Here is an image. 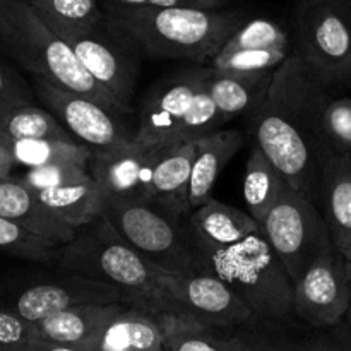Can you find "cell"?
Wrapping results in <instances>:
<instances>
[{
  "label": "cell",
  "instance_id": "6da1fadb",
  "mask_svg": "<svg viewBox=\"0 0 351 351\" xmlns=\"http://www.w3.org/2000/svg\"><path fill=\"white\" fill-rule=\"evenodd\" d=\"M329 89L291 53L274 72L269 95L249 117L254 146L283 173L291 187L319 202L329 153L321 130Z\"/></svg>",
  "mask_w": 351,
  "mask_h": 351
},
{
  "label": "cell",
  "instance_id": "7a4b0ae2",
  "mask_svg": "<svg viewBox=\"0 0 351 351\" xmlns=\"http://www.w3.org/2000/svg\"><path fill=\"white\" fill-rule=\"evenodd\" d=\"M58 267L112 285L122 293L123 304L154 315L161 328L173 322H199L171 291L173 273L134 249L103 215L81 226L74 240L62 245Z\"/></svg>",
  "mask_w": 351,
  "mask_h": 351
},
{
  "label": "cell",
  "instance_id": "3957f363",
  "mask_svg": "<svg viewBox=\"0 0 351 351\" xmlns=\"http://www.w3.org/2000/svg\"><path fill=\"white\" fill-rule=\"evenodd\" d=\"M105 17L141 57L204 65L249 17L243 10L129 5L103 0Z\"/></svg>",
  "mask_w": 351,
  "mask_h": 351
},
{
  "label": "cell",
  "instance_id": "277c9868",
  "mask_svg": "<svg viewBox=\"0 0 351 351\" xmlns=\"http://www.w3.org/2000/svg\"><path fill=\"white\" fill-rule=\"evenodd\" d=\"M0 53L31 75H40L113 112L129 113L96 82L72 48L53 33L27 0H0Z\"/></svg>",
  "mask_w": 351,
  "mask_h": 351
},
{
  "label": "cell",
  "instance_id": "5b68a950",
  "mask_svg": "<svg viewBox=\"0 0 351 351\" xmlns=\"http://www.w3.org/2000/svg\"><path fill=\"white\" fill-rule=\"evenodd\" d=\"M103 216L123 240L151 263L180 276L215 274L189 215H177L153 199L105 202Z\"/></svg>",
  "mask_w": 351,
  "mask_h": 351
},
{
  "label": "cell",
  "instance_id": "8992f818",
  "mask_svg": "<svg viewBox=\"0 0 351 351\" xmlns=\"http://www.w3.org/2000/svg\"><path fill=\"white\" fill-rule=\"evenodd\" d=\"M209 259L216 276L249 304L257 321H285L293 315V281L263 226Z\"/></svg>",
  "mask_w": 351,
  "mask_h": 351
},
{
  "label": "cell",
  "instance_id": "52a82bcc",
  "mask_svg": "<svg viewBox=\"0 0 351 351\" xmlns=\"http://www.w3.org/2000/svg\"><path fill=\"white\" fill-rule=\"evenodd\" d=\"M293 34V53L319 82L351 86V0H298Z\"/></svg>",
  "mask_w": 351,
  "mask_h": 351
},
{
  "label": "cell",
  "instance_id": "ba28073f",
  "mask_svg": "<svg viewBox=\"0 0 351 351\" xmlns=\"http://www.w3.org/2000/svg\"><path fill=\"white\" fill-rule=\"evenodd\" d=\"M261 226L293 285L315 261L336 249L317 202L290 184Z\"/></svg>",
  "mask_w": 351,
  "mask_h": 351
},
{
  "label": "cell",
  "instance_id": "9c48e42d",
  "mask_svg": "<svg viewBox=\"0 0 351 351\" xmlns=\"http://www.w3.org/2000/svg\"><path fill=\"white\" fill-rule=\"evenodd\" d=\"M58 36L72 48L88 74L103 86L129 113L134 112L132 96L139 75L136 48L106 21L67 29Z\"/></svg>",
  "mask_w": 351,
  "mask_h": 351
},
{
  "label": "cell",
  "instance_id": "30bf717a",
  "mask_svg": "<svg viewBox=\"0 0 351 351\" xmlns=\"http://www.w3.org/2000/svg\"><path fill=\"white\" fill-rule=\"evenodd\" d=\"M34 95L50 110L58 122L77 141L91 149H108L132 143L136 132H130L120 120V113L101 103L62 88L48 79L33 75Z\"/></svg>",
  "mask_w": 351,
  "mask_h": 351
},
{
  "label": "cell",
  "instance_id": "8fae6325",
  "mask_svg": "<svg viewBox=\"0 0 351 351\" xmlns=\"http://www.w3.org/2000/svg\"><path fill=\"white\" fill-rule=\"evenodd\" d=\"M211 74V65H195L171 72L154 82L141 103L134 141L144 146L177 143L192 99Z\"/></svg>",
  "mask_w": 351,
  "mask_h": 351
},
{
  "label": "cell",
  "instance_id": "7c38bea8",
  "mask_svg": "<svg viewBox=\"0 0 351 351\" xmlns=\"http://www.w3.org/2000/svg\"><path fill=\"white\" fill-rule=\"evenodd\" d=\"M293 287V314L307 324L331 329L346 319L351 273L336 249L315 261Z\"/></svg>",
  "mask_w": 351,
  "mask_h": 351
},
{
  "label": "cell",
  "instance_id": "4fadbf2b",
  "mask_svg": "<svg viewBox=\"0 0 351 351\" xmlns=\"http://www.w3.org/2000/svg\"><path fill=\"white\" fill-rule=\"evenodd\" d=\"M165 146H144L132 141L108 149H93L89 173L98 184L103 201L151 199L154 167Z\"/></svg>",
  "mask_w": 351,
  "mask_h": 351
},
{
  "label": "cell",
  "instance_id": "5bb4252c",
  "mask_svg": "<svg viewBox=\"0 0 351 351\" xmlns=\"http://www.w3.org/2000/svg\"><path fill=\"white\" fill-rule=\"evenodd\" d=\"M64 271V269H62ZM122 302V293L112 285L84 274L64 271L60 278L40 281L26 287L14 297L12 308L26 321L40 322L50 315L82 304H115Z\"/></svg>",
  "mask_w": 351,
  "mask_h": 351
},
{
  "label": "cell",
  "instance_id": "9a60e30c",
  "mask_svg": "<svg viewBox=\"0 0 351 351\" xmlns=\"http://www.w3.org/2000/svg\"><path fill=\"white\" fill-rule=\"evenodd\" d=\"M170 287L189 314L206 328H239L257 321L249 304L216 274H171Z\"/></svg>",
  "mask_w": 351,
  "mask_h": 351
},
{
  "label": "cell",
  "instance_id": "2e32d148",
  "mask_svg": "<svg viewBox=\"0 0 351 351\" xmlns=\"http://www.w3.org/2000/svg\"><path fill=\"white\" fill-rule=\"evenodd\" d=\"M0 218L10 219L57 245L74 240L79 230L51 213L33 189L14 177L0 178Z\"/></svg>",
  "mask_w": 351,
  "mask_h": 351
},
{
  "label": "cell",
  "instance_id": "e0dca14e",
  "mask_svg": "<svg viewBox=\"0 0 351 351\" xmlns=\"http://www.w3.org/2000/svg\"><path fill=\"white\" fill-rule=\"evenodd\" d=\"M319 202L336 250L351 273V154H331L324 168Z\"/></svg>",
  "mask_w": 351,
  "mask_h": 351
},
{
  "label": "cell",
  "instance_id": "ac0fdd59",
  "mask_svg": "<svg viewBox=\"0 0 351 351\" xmlns=\"http://www.w3.org/2000/svg\"><path fill=\"white\" fill-rule=\"evenodd\" d=\"M125 304H82L41 319L34 324L40 339L89 351L108 324L110 319Z\"/></svg>",
  "mask_w": 351,
  "mask_h": 351
},
{
  "label": "cell",
  "instance_id": "d6986e66",
  "mask_svg": "<svg viewBox=\"0 0 351 351\" xmlns=\"http://www.w3.org/2000/svg\"><path fill=\"white\" fill-rule=\"evenodd\" d=\"M195 143V156L189 185V206L199 208L213 199V191L226 165L235 158L245 143V134L239 129L216 130Z\"/></svg>",
  "mask_w": 351,
  "mask_h": 351
},
{
  "label": "cell",
  "instance_id": "ffe728a7",
  "mask_svg": "<svg viewBox=\"0 0 351 351\" xmlns=\"http://www.w3.org/2000/svg\"><path fill=\"white\" fill-rule=\"evenodd\" d=\"M189 219L208 257L237 245L261 228V223L249 213L216 199L192 209Z\"/></svg>",
  "mask_w": 351,
  "mask_h": 351
},
{
  "label": "cell",
  "instance_id": "44dd1931",
  "mask_svg": "<svg viewBox=\"0 0 351 351\" xmlns=\"http://www.w3.org/2000/svg\"><path fill=\"white\" fill-rule=\"evenodd\" d=\"M274 72H221L213 69L208 81L209 95L226 122L235 117H252L269 95Z\"/></svg>",
  "mask_w": 351,
  "mask_h": 351
},
{
  "label": "cell",
  "instance_id": "7402d4cb",
  "mask_svg": "<svg viewBox=\"0 0 351 351\" xmlns=\"http://www.w3.org/2000/svg\"><path fill=\"white\" fill-rule=\"evenodd\" d=\"M195 156L194 141L167 144L158 158L151 182V199L177 215H191L189 185Z\"/></svg>",
  "mask_w": 351,
  "mask_h": 351
},
{
  "label": "cell",
  "instance_id": "603a6c76",
  "mask_svg": "<svg viewBox=\"0 0 351 351\" xmlns=\"http://www.w3.org/2000/svg\"><path fill=\"white\" fill-rule=\"evenodd\" d=\"M163 328L154 315L125 304L89 351H158L163 350Z\"/></svg>",
  "mask_w": 351,
  "mask_h": 351
},
{
  "label": "cell",
  "instance_id": "cb8c5ba5",
  "mask_svg": "<svg viewBox=\"0 0 351 351\" xmlns=\"http://www.w3.org/2000/svg\"><path fill=\"white\" fill-rule=\"evenodd\" d=\"M287 185V178L274 167L273 161L263 153L261 147L254 146L247 160L242 184L243 201L249 208V215L263 223Z\"/></svg>",
  "mask_w": 351,
  "mask_h": 351
},
{
  "label": "cell",
  "instance_id": "d4e9b609",
  "mask_svg": "<svg viewBox=\"0 0 351 351\" xmlns=\"http://www.w3.org/2000/svg\"><path fill=\"white\" fill-rule=\"evenodd\" d=\"M43 204L69 225L81 228L103 215L105 201L95 178L36 192Z\"/></svg>",
  "mask_w": 351,
  "mask_h": 351
},
{
  "label": "cell",
  "instance_id": "484cf974",
  "mask_svg": "<svg viewBox=\"0 0 351 351\" xmlns=\"http://www.w3.org/2000/svg\"><path fill=\"white\" fill-rule=\"evenodd\" d=\"M0 130L12 139H55L77 143L57 117L34 101L19 103L0 113Z\"/></svg>",
  "mask_w": 351,
  "mask_h": 351
},
{
  "label": "cell",
  "instance_id": "4316f807",
  "mask_svg": "<svg viewBox=\"0 0 351 351\" xmlns=\"http://www.w3.org/2000/svg\"><path fill=\"white\" fill-rule=\"evenodd\" d=\"M9 147L16 165L29 168L48 167V165L74 163L88 167L93 156L91 147L82 143L55 139H12L9 137Z\"/></svg>",
  "mask_w": 351,
  "mask_h": 351
},
{
  "label": "cell",
  "instance_id": "83f0119b",
  "mask_svg": "<svg viewBox=\"0 0 351 351\" xmlns=\"http://www.w3.org/2000/svg\"><path fill=\"white\" fill-rule=\"evenodd\" d=\"M27 3L57 36L67 29L84 27L105 19L99 0H27Z\"/></svg>",
  "mask_w": 351,
  "mask_h": 351
},
{
  "label": "cell",
  "instance_id": "f1b7e54d",
  "mask_svg": "<svg viewBox=\"0 0 351 351\" xmlns=\"http://www.w3.org/2000/svg\"><path fill=\"white\" fill-rule=\"evenodd\" d=\"M62 245L50 242L24 226L0 218V252L38 264H58Z\"/></svg>",
  "mask_w": 351,
  "mask_h": 351
},
{
  "label": "cell",
  "instance_id": "f546056e",
  "mask_svg": "<svg viewBox=\"0 0 351 351\" xmlns=\"http://www.w3.org/2000/svg\"><path fill=\"white\" fill-rule=\"evenodd\" d=\"M261 48H290V34L278 21L257 17L247 19L219 51L261 50Z\"/></svg>",
  "mask_w": 351,
  "mask_h": 351
},
{
  "label": "cell",
  "instance_id": "4dcf8cb0",
  "mask_svg": "<svg viewBox=\"0 0 351 351\" xmlns=\"http://www.w3.org/2000/svg\"><path fill=\"white\" fill-rule=\"evenodd\" d=\"M293 51L290 48H261V50L218 51L209 62L221 72H266L276 71Z\"/></svg>",
  "mask_w": 351,
  "mask_h": 351
},
{
  "label": "cell",
  "instance_id": "1f68e13d",
  "mask_svg": "<svg viewBox=\"0 0 351 351\" xmlns=\"http://www.w3.org/2000/svg\"><path fill=\"white\" fill-rule=\"evenodd\" d=\"M165 351H233L225 336L199 322H173L163 328Z\"/></svg>",
  "mask_w": 351,
  "mask_h": 351
},
{
  "label": "cell",
  "instance_id": "d6a6232c",
  "mask_svg": "<svg viewBox=\"0 0 351 351\" xmlns=\"http://www.w3.org/2000/svg\"><path fill=\"white\" fill-rule=\"evenodd\" d=\"M208 81H206L204 84L201 86V89L195 93L191 108H189L187 115H185L184 119V123H182L180 132H178L177 143L195 141L199 139V137H204L208 136V134L219 130L226 123L225 117L221 115L219 108L216 106L215 99L209 95Z\"/></svg>",
  "mask_w": 351,
  "mask_h": 351
},
{
  "label": "cell",
  "instance_id": "836d02e7",
  "mask_svg": "<svg viewBox=\"0 0 351 351\" xmlns=\"http://www.w3.org/2000/svg\"><path fill=\"white\" fill-rule=\"evenodd\" d=\"M324 143L331 154H351V96L329 99L321 119Z\"/></svg>",
  "mask_w": 351,
  "mask_h": 351
},
{
  "label": "cell",
  "instance_id": "e575fe53",
  "mask_svg": "<svg viewBox=\"0 0 351 351\" xmlns=\"http://www.w3.org/2000/svg\"><path fill=\"white\" fill-rule=\"evenodd\" d=\"M91 177V173L86 171V167L74 163H60L48 165V167L29 168L26 173L21 177V180L33 189L34 192L48 191V189L64 187V185L75 184V182L86 180Z\"/></svg>",
  "mask_w": 351,
  "mask_h": 351
},
{
  "label": "cell",
  "instance_id": "d590c367",
  "mask_svg": "<svg viewBox=\"0 0 351 351\" xmlns=\"http://www.w3.org/2000/svg\"><path fill=\"white\" fill-rule=\"evenodd\" d=\"M36 328L12 308H0V351H24L36 341Z\"/></svg>",
  "mask_w": 351,
  "mask_h": 351
},
{
  "label": "cell",
  "instance_id": "8d00e7d4",
  "mask_svg": "<svg viewBox=\"0 0 351 351\" xmlns=\"http://www.w3.org/2000/svg\"><path fill=\"white\" fill-rule=\"evenodd\" d=\"M33 98L34 89L29 88L12 65L0 58V113L19 103L33 101Z\"/></svg>",
  "mask_w": 351,
  "mask_h": 351
},
{
  "label": "cell",
  "instance_id": "74e56055",
  "mask_svg": "<svg viewBox=\"0 0 351 351\" xmlns=\"http://www.w3.org/2000/svg\"><path fill=\"white\" fill-rule=\"evenodd\" d=\"M341 326V324H339ZM332 328L335 331L328 335L314 336L305 341L297 343L300 351H351V328Z\"/></svg>",
  "mask_w": 351,
  "mask_h": 351
},
{
  "label": "cell",
  "instance_id": "f35d334b",
  "mask_svg": "<svg viewBox=\"0 0 351 351\" xmlns=\"http://www.w3.org/2000/svg\"><path fill=\"white\" fill-rule=\"evenodd\" d=\"M233 351H300L297 343H280L257 335L225 336Z\"/></svg>",
  "mask_w": 351,
  "mask_h": 351
},
{
  "label": "cell",
  "instance_id": "ab89813d",
  "mask_svg": "<svg viewBox=\"0 0 351 351\" xmlns=\"http://www.w3.org/2000/svg\"><path fill=\"white\" fill-rule=\"evenodd\" d=\"M108 2L129 3V5L194 7V9H223L226 5V0H108Z\"/></svg>",
  "mask_w": 351,
  "mask_h": 351
},
{
  "label": "cell",
  "instance_id": "60d3db41",
  "mask_svg": "<svg viewBox=\"0 0 351 351\" xmlns=\"http://www.w3.org/2000/svg\"><path fill=\"white\" fill-rule=\"evenodd\" d=\"M14 165L16 161H14L12 151L9 147V136L2 132L0 134V178L10 177Z\"/></svg>",
  "mask_w": 351,
  "mask_h": 351
},
{
  "label": "cell",
  "instance_id": "b9f144b4",
  "mask_svg": "<svg viewBox=\"0 0 351 351\" xmlns=\"http://www.w3.org/2000/svg\"><path fill=\"white\" fill-rule=\"evenodd\" d=\"M24 351H84L74 348V346H67V345H60V343H51V341H45V339L38 338L36 341L31 343Z\"/></svg>",
  "mask_w": 351,
  "mask_h": 351
},
{
  "label": "cell",
  "instance_id": "7bdbcfd3",
  "mask_svg": "<svg viewBox=\"0 0 351 351\" xmlns=\"http://www.w3.org/2000/svg\"><path fill=\"white\" fill-rule=\"evenodd\" d=\"M346 322L351 328V291H350V305H348V312H346Z\"/></svg>",
  "mask_w": 351,
  "mask_h": 351
},
{
  "label": "cell",
  "instance_id": "ee69618b",
  "mask_svg": "<svg viewBox=\"0 0 351 351\" xmlns=\"http://www.w3.org/2000/svg\"><path fill=\"white\" fill-rule=\"evenodd\" d=\"M158 351H165V348L163 350H158Z\"/></svg>",
  "mask_w": 351,
  "mask_h": 351
},
{
  "label": "cell",
  "instance_id": "f6af8a7d",
  "mask_svg": "<svg viewBox=\"0 0 351 351\" xmlns=\"http://www.w3.org/2000/svg\"><path fill=\"white\" fill-rule=\"evenodd\" d=\"M0 134H2V130H0Z\"/></svg>",
  "mask_w": 351,
  "mask_h": 351
}]
</instances>
